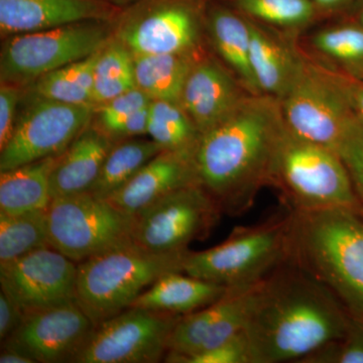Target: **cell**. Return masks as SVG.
Returning a JSON list of instances; mask_svg holds the SVG:
<instances>
[{
    "label": "cell",
    "mask_w": 363,
    "mask_h": 363,
    "mask_svg": "<svg viewBox=\"0 0 363 363\" xmlns=\"http://www.w3.org/2000/svg\"><path fill=\"white\" fill-rule=\"evenodd\" d=\"M283 126L278 99L250 95L225 121L202 135L195 154L198 179L222 213L240 216L253 206L269 182Z\"/></svg>",
    "instance_id": "cell-2"
},
{
    "label": "cell",
    "mask_w": 363,
    "mask_h": 363,
    "mask_svg": "<svg viewBox=\"0 0 363 363\" xmlns=\"http://www.w3.org/2000/svg\"><path fill=\"white\" fill-rule=\"evenodd\" d=\"M222 213L200 184L179 189L133 215L131 240L150 252H188L206 238Z\"/></svg>",
    "instance_id": "cell-10"
},
{
    "label": "cell",
    "mask_w": 363,
    "mask_h": 363,
    "mask_svg": "<svg viewBox=\"0 0 363 363\" xmlns=\"http://www.w3.org/2000/svg\"><path fill=\"white\" fill-rule=\"evenodd\" d=\"M318 52L351 68L363 67V26H338L325 28L313 39Z\"/></svg>",
    "instance_id": "cell-32"
},
{
    "label": "cell",
    "mask_w": 363,
    "mask_h": 363,
    "mask_svg": "<svg viewBox=\"0 0 363 363\" xmlns=\"http://www.w3.org/2000/svg\"><path fill=\"white\" fill-rule=\"evenodd\" d=\"M175 363H253V357L243 331L217 347L178 358Z\"/></svg>",
    "instance_id": "cell-36"
},
{
    "label": "cell",
    "mask_w": 363,
    "mask_h": 363,
    "mask_svg": "<svg viewBox=\"0 0 363 363\" xmlns=\"http://www.w3.org/2000/svg\"><path fill=\"white\" fill-rule=\"evenodd\" d=\"M18 116L13 135L0 150V172L63 154L92 121L96 107L33 94Z\"/></svg>",
    "instance_id": "cell-12"
},
{
    "label": "cell",
    "mask_w": 363,
    "mask_h": 363,
    "mask_svg": "<svg viewBox=\"0 0 363 363\" xmlns=\"http://www.w3.org/2000/svg\"><path fill=\"white\" fill-rule=\"evenodd\" d=\"M21 86L1 82L0 86V150H4L13 135L18 118Z\"/></svg>",
    "instance_id": "cell-37"
},
{
    "label": "cell",
    "mask_w": 363,
    "mask_h": 363,
    "mask_svg": "<svg viewBox=\"0 0 363 363\" xmlns=\"http://www.w3.org/2000/svg\"><path fill=\"white\" fill-rule=\"evenodd\" d=\"M337 152L350 173L358 202L363 209V121L357 114L351 119Z\"/></svg>",
    "instance_id": "cell-35"
},
{
    "label": "cell",
    "mask_w": 363,
    "mask_h": 363,
    "mask_svg": "<svg viewBox=\"0 0 363 363\" xmlns=\"http://www.w3.org/2000/svg\"><path fill=\"white\" fill-rule=\"evenodd\" d=\"M301 363H363V317L351 316L343 336Z\"/></svg>",
    "instance_id": "cell-33"
},
{
    "label": "cell",
    "mask_w": 363,
    "mask_h": 363,
    "mask_svg": "<svg viewBox=\"0 0 363 363\" xmlns=\"http://www.w3.org/2000/svg\"><path fill=\"white\" fill-rule=\"evenodd\" d=\"M195 184H200L195 154L162 150L106 200L133 216L169 193Z\"/></svg>",
    "instance_id": "cell-19"
},
{
    "label": "cell",
    "mask_w": 363,
    "mask_h": 363,
    "mask_svg": "<svg viewBox=\"0 0 363 363\" xmlns=\"http://www.w3.org/2000/svg\"><path fill=\"white\" fill-rule=\"evenodd\" d=\"M45 216L50 247L76 264L133 240V217L88 192L55 198Z\"/></svg>",
    "instance_id": "cell-8"
},
{
    "label": "cell",
    "mask_w": 363,
    "mask_h": 363,
    "mask_svg": "<svg viewBox=\"0 0 363 363\" xmlns=\"http://www.w3.org/2000/svg\"><path fill=\"white\" fill-rule=\"evenodd\" d=\"M147 135L164 150L196 154L201 133L181 104L152 100Z\"/></svg>",
    "instance_id": "cell-28"
},
{
    "label": "cell",
    "mask_w": 363,
    "mask_h": 363,
    "mask_svg": "<svg viewBox=\"0 0 363 363\" xmlns=\"http://www.w3.org/2000/svg\"><path fill=\"white\" fill-rule=\"evenodd\" d=\"M250 95L240 81L218 64L201 61L193 67L180 104L204 135L225 121Z\"/></svg>",
    "instance_id": "cell-18"
},
{
    "label": "cell",
    "mask_w": 363,
    "mask_h": 363,
    "mask_svg": "<svg viewBox=\"0 0 363 363\" xmlns=\"http://www.w3.org/2000/svg\"><path fill=\"white\" fill-rule=\"evenodd\" d=\"M291 212L289 262L321 281L351 316L363 317V209Z\"/></svg>",
    "instance_id": "cell-3"
},
{
    "label": "cell",
    "mask_w": 363,
    "mask_h": 363,
    "mask_svg": "<svg viewBox=\"0 0 363 363\" xmlns=\"http://www.w3.org/2000/svg\"><path fill=\"white\" fill-rule=\"evenodd\" d=\"M291 212H279L252 226L238 227L225 241L191 252L183 272L226 288L255 286L289 259Z\"/></svg>",
    "instance_id": "cell-6"
},
{
    "label": "cell",
    "mask_w": 363,
    "mask_h": 363,
    "mask_svg": "<svg viewBox=\"0 0 363 363\" xmlns=\"http://www.w3.org/2000/svg\"><path fill=\"white\" fill-rule=\"evenodd\" d=\"M0 362L1 363H35L30 357L21 354L18 351L1 350L0 354Z\"/></svg>",
    "instance_id": "cell-40"
},
{
    "label": "cell",
    "mask_w": 363,
    "mask_h": 363,
    "mask_svg": "<svg viewBox=\"0 0 363 363\" xmlns=\"http://www.w3.org/2000/svg\"><path fill=\"white\" fill-rule=\"evenodd\" d=\"M59 156L0 172V213L47 210L52 202L51 174Z\"/></svg>",
    "instance_id": "cell-24"
},
{
    "label": "cell",
    "mask_w": 363,
    "mask_h": 363,
    "mask_svg": "<svg viewBox=\"0 0 363 363\" xmlns=\"http://www.w3.org/2000/svg\"><path fill=\"white\" fill-rule=\"evenodd\" d=\"M102 49L87 58L45 74L32 83V93L73 105L95 106L93 100L94 70Z\"/></svg>",
    "instance_id": "cell-27"
},
{
    "label": "cell",
    "mask_w": 363,
    "mask_h": 363,
    "mask_svg": "<svg viewBox=\"0 0 363 363\" xmlns=\"http://www.w3.org/2000/svg\"><path fill=\"white\" fill-rule=\"evenodd\" d=\"M259 284L228 288L212 304L182 316L169 336L164 362L212 350L245 331Z\"/></svg>",
    "instance_id": "cell-16"
},
{
    "label": "cell",
    "mask_w": 363,
    "mask_h": 363,
    "mask_svg": "<svg viewBox=\"0 0 363 363\" xmlns=\"http://www.w3.org/2000/svg\"><path fill=\"white\" fill-rule=\"evenodd\" d=\"M208 23L217 52L234 77L250 94L260 95L250 67V18L229 6H215L208 13Z\"/></svg>",
    "instance_id": "cell-23"
},
{
    "label": "cell",
    "mask_w": 363,
    "mask_h": 363,
    "mask_svg": "<svg viewBox=\"0 0 363 363\" xmlns=\"http://www.w3.org/2000/svg\"><path fill=\"white\" fill-rule=\"evenodd\" d=\"M344 85L353 111L363 121V82L343 77Z\"/></svg>",
    "instance_id": "cell-39"
},
{
    "label": "cell",
    "mask_w": 363,
    "mask_h": 363,
    "mask_svg": "<svg viewBox=\"0 0 363 363\" xmlns=\"http://www.w3.org/2000/svg\"><path fill=\"white\" fill-rule=\"evenodd\" d=\"M162 150L161 145L152 140H124L114 143L88 193L107 199Z\"/></svg>",
    "instance_id": "cell-26"
},
{
    "label": "cell",
    "mask_w": 363,
    "mask_h": 363,
    "mask_svg": "<svg viewBox=\"0 0 363 363\" xmlns=\"http://www.w3.org/2000/svg\"><path fill=\"white\" fill-rule=\"evenodd\" d=\"M121 9L106 0H0L2 37L82 21H109Z\"/></svg>",
    "instance_id": "cell-17"
},
{
    "label": "cell",
    "mask_w": 363,
    "mask_h": 363,
    "mask_svg": "<svg viewBox=\"0 0 363 363\" xmlns=\"http://www.w3.org/2000/svg\"><path fill=\"white\" fill-rule=\"evenodd\" d=\"M227 4L242 16L259 23L301 28L319 16L312 0H226Z\"/></svg>",
    "instance_id": "cell-31"
},
{
    "label": "cell",
    "mask_w": 363,
    "mask_h": 363,
    "mask_svg": "<svg viewBox=\"0 0 363 363\" xmlns=\"http://www.w3.org/2000/svg\"><path fill=\"white\" fill-rule=\"evenodd\" d=\"M360 21H362V26H363V4L362 9H360Z\"/></svg>",
    "instance_id": "cell-43"
},
{
    "label": "cell",
    "mask_w": 363,
    "mask_h": 363,
    "mask_svg": "<svg viewBox=\"0 0 363 363\" xmlns=\"http://www.w3.org/2000/svg\"><path fill=\"white\" fill-rule=\"evenodd\" d=\"M152 99L138 87L99 105L97 109V126L116 143V136L121 126L133 114L149 106Z\"/></svg>",
    "instance_id": "cell-34"
},
{
    "label": "cell",
    "mask_w": 363,
    "mask_h": 363,
    "mask_svg": "<svg viewBox=\"0 0 363 363\" xmlns=\"http://www.w3.org/2000/svg\"><path fill=\"white\" fill-rule=\"evenodd\" d=\"M250 67L260 95L279 100L290 89L302 60L250 20Z\"/></svg>",
    "instance_id": "cell-21"
},
{
    "label": "cell",
    "mask_w": 363,
    "mask_h": 363,
    "mask_svg": "<svg viewBox=\"0 0 363 363\" xmlns=\"http://www.w3.org/2000/svg\"><path fill=\"white\" fill-rule=\"evenodd\" d=\"M25 313L4 291L0 292V339L6 340L23 322Z\"/></svg>",
    "instance_id": "cell-38"
},
{
    "label": "cell",
    "mask_w": 363,
    "mask_h": 363,
    "mask_svg": "<svg viewBox=\"0 0 363 363\" xmlns=\"http://www.w3.org/2000/svg\"><path fill=\"white\" fill-rule=\"evenodd\" d=\"M106 1L111 2V4H125V2L130 1V0H106Z\"/></svg>",
    "instance_id": "cell-42"
},
{
    "label": "cell",
    "mask_w": 363,
    "mask_h": 363,
    "mask_svg": "<svg viewBox=\"0 0 363 363\" xmlns=\"http://www.w3.org/2000/svg\"><path fill=\"white\" fill-rule=\"evenodd\" d=\"M133 88H136L133 55L121 40H111L100 52L95 66V106L106 104Z\"/></svg>",
    "instance_id": "cell-29"
},
{
    "label": "cell",
    "mask_w": 363,
    "mask_h": 363,
    "mask_svg": "<svg viewBox=\"0 0 363 363\" xmlns=\"http://www.w3.org/2000/svg\"><path fill=\"white\" fill-rule=\"evenodd\" d=\"M202 13L203 0H142L118 39L133 56L192 52Z\"/></svg>",
    "instance_id": "cell-13"
},
{
    "label": "cell",
    "mask_w": 363,
    "mask_h": 363,
    "mask_svg": "<svg viewBox=\"0 0 363 363\" xmlns=\"http://www.w3.org/2000/svg\"><path fill=\"white\" fill-rule=\"evenodd\" d=\"M226 286L174 272L164 274L140 296L131 307L172 314H190L220 298Z\"/></svg>",
    "instance_id": "cell-22"
},
{
    "label": "cell",
    "mask_w": 363,
    "mask_h": 363,
    "mask_svg": "<svg viewBox=\"0 0 363 363\" xmlns=\"http://www.w3.org/2000/svg\"><path fill=\"white\" fill-rule=\"evenodd\" d=\"M279 104L289 130L335 152L355 116L342 76L304 61Z\"/></svg>",
    "instance_id": "cell-9"
},
{
    "label": "cell",
    "mask_w": 363,
    "mask_h": 363,
    "mask_svg": "<svg viewBox=\"0 0 363 363\" xmlns=\"http://www.w3.org/2000/svg\"><path fill=\"white\" fill-rule=\"evenodd\" d=\"M267 185L278 189L292 211L362 207L338 152L301 138L285 123L274 145Z\"/></svg>",
    "instance_id": "cell-5"
},
{
    "label": "cell",
    "mask_w": 363,
    "mask_h": 363,
    "mask_svg": "<svg viewBox=\"0 0 363 363\" xmlns=\"http://www.w3.org/2000/svg\"><path fill=\"white\" fill-rule=\"evenodd\" d=\"M114 143L90 123L60 155L50 179L52 199L89 192Z\"/></svg>",
    "instance_id": "cell-20"
},
{
    "label": "cell",
    "mask_w": 363,
    "mask_h": 363,
    "mask_svg": "<svg viewBox=\"0 0 363 363\" xmlns=\"http://www.w3.org/2000/svg\"><path fill=\"white\" fill-rule=\"evenodd\" d=\"M312 1L314 2L319 13H321L336 11L339 7L347 4L350 0H312Z\"/></svg>",
    "instance_id": "cell-41"
},
{
    "label": "cell",
    "mask_w": 363,
    "mask_h": 363,
    "mask_svg": "<svg viewBox=\"0 0 363 363\" xmlns=\"http://www.w3.org/2000/svg\"><path fill=\"white\" fill-rule=\"evenodd\" d=\"M185 253L150 252L133 240L77 264L76 302L95 326L131 307L169 272H183Z\"/></svg>",
    "instance_id": "cell-4"
},
{
    "label": "cell",
    "mask_w": 363,
    "mask_h": 363,
    "mask_svg": "<svg viewBox=\"0 0 363 363\" xmlns=\"http://www.w3.org/2000/svg\"><path fill=\"white\" fill-rule=\"evenodd\" d=\"M95 325L76 300L26 313L18 328L1 341L33 362H72Z\"/></svg>",
    "instance_id": "cell-14"
},
{
    "label": "cell",
    "mask_w": 363,
    "mask_h": 363,
    "mask_svg": "<svg viewBox=\"0 0 363 363\" xmlns=\"http://www.w3.org/2000/svg\"><path fill=\"white\" fill-rule=\"evenodd\" d=\"M107 21H82L11 35L0 58L1 82L32 84L45 74L91 56L111 42Z\"/></svg>",
    "instance_id": "cell-7"
},
{
    "label": "cell",
    "mask_w": 363,
    "mask_h": 363,
    "mask_svg": "<svg viewBox=\"0 0 363 363\" xmlns=\"http://www.w3.org/2000/svg\"><path fill=\"white\" fill-rule=\"evenodd\" d=\"M350 319L327 286L288 260L257 289L245 329L253 363H301L342 337Z\"/></svg>",
    "instance_id": "cell-1"
},
{
    "label": "cell",
    "mask_w": 363,
    "mask_h": 363,
    "mask_svg": "<svg viewBox=\"0 0 363 363\" xmlns=\"http://www.w3.org/2000/svg\"><path fill=\"white\" fill-rule=\"evenodd\" d=\"M50 247L45 210L0 213V264Z\"/></svg>",
    "instance_id": "cell-30"
},
{
    "label": "cell",
    "mask_w": 363,
    "mask_h": 363,
    "mask_svg": "<svg viewBox=\"0 0 363 363\" xmlns=\"http://www.w3.org/2000/svg\"><path fill=\"white\" fill-rule=\"evenodd\" d=\"M182 315L130 307L96 325L71 363H155L164 359Z\"/></svg>",
    "instance_id": "cell-11"
},
{
    "label": "cell",
    "mask_w": 363,
    "mask_h": 363,
    "mask_svg": "<svg viewBox=\"0 0 363 363\" xmlns=\"http://www.w3.org/2000/svg\"><path fill=\"white\" fill-rule=\"evenodd\" d=\"M136 87L152 100L180 104L196 61L192 52L133 56Z\"/></svg>",
    "instance_id": "cell-25"
},
{
    "label": "cell",
    "mask_w": 363,
    "mask_h": 363,
    "mask_svg": "<svg viewBox=\"0 0 363 363\" xmlns=\"http://www.w3.org/2000/svg\"><path fill=\"white\" fill-rule=\"evenodd\" d=\"M1 291L30 313L76 300L77 264L51 247L0 264Z\"/></svg>",
    "instance_id": "cell-15"
}]
</instances>
